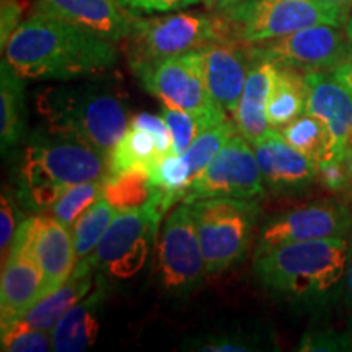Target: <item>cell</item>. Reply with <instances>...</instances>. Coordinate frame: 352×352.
<instances>
[{
    "label": "cell",
    "instance_id": "cell-5",
    "mask_svg": "<svg viewBox=\"0 0 352 352\" xmlns=\"http://www.w3.org/2000/svg\"><path fill=\"white\" fill-rule=\"evenodd\" d=\"M236 39L222 12H175L162 16H135L126 41L131 69L204 50Z\"/></svg>",
    "mask_w": 352,
    "mask_h": 352
},
{
    "label": "cell",
    "instance_id": "cell-15",
    "mask_svg": "<svg viewBox=\"0 0 352 352\" xmlns=\"http://www.w3.org/2000/svg\"><path fill=\"white\" fill-rule=\"evenodd\" d=\"M33 12L80 26L111 43L124 41L138 16L118 0H36Z\"/></svg>",
    "mask_w": 352,
    "mask_h": 352
},
{
    "label": "cell",
    "instance_id": "cell-7",
    "mask_svg": "<svg viewBox=\"0 0 352 352\" xmlns=\"http://www.w3.org/2000/svg\"><path fill=\"white\" fill-rule=\"evenodd\" d=\"M173 204L162 191L144 208L118 212L91 254L96 271L118 280L139 274L151 256L160 220Z\"/></svg>",
    "mask_w": 352,
    "mask_h": 352
},
{
    "label": "cell",
    "instance_id": "cell-2",
    "mask_svg": "<svg viewBox=\"0 0 352 352\" xmlns=\"http://www.w3.org/2000/svg\"><path fill=\"white\" fill-rule=\"evenodd\" d=\"M349 253L347 239L296 241L254 253L253 272L263 287L283 300L321 307L340 292Z\"/></svg>",
    "mask_w": 352,
    "mask_h": 352
},
{
    "label": "cell",
    "instance_id": "cell-31",
    "mask_svg": "<svg viewBox=\"0 0 352 352\" xmlns=\"http://www.w3.org/2000/svg\"><path fill=\"white\" fill-rule=\"evenodd\" d=\"M160 111L162 118H164L170 129L175 155H182L183 152H186L197 135L210 127L208 122L199 120V118L182 111V109L170 108L166 104L162 107Z\"/></svg>",
    "mask_w": 352,
    "mask_h": 352
},
{
    "label": "cell",
    "instance_id": "cell-36",
    "mask_svg": "<svg viewBox=\"0 0 352 352\" xmlns=\"http://www.w3.org/2000/svg\"><path fill=\"white\" fill-rule=\"evenodd\" d=\"M188 349L204 352H248L254 351L252 342L236 336H206L188 342Z\"/></svg>",
    "mask_w": 352,
    "mask_h": 352
},
{
    "label": "cell",
    "instance_id": "cell-29",
    "mask_svg": "<svg viewBox=\"0 0 352 352\" xmlns=\"http://www.w3.org/2000/svg\"><path fill=\"white\" fill-rule=\"evenodd\" d=\"M239 132V127L233 124L232 121H222L220 124H215L195 139V142L188 147L186 152L182 153V158L186 164L191 176V183L195 182L202 173V170L208 166L214 157L220 152V148L230 140L233 135Z\"/></svg>",
    "mask_w": 352,
    "mask_h": 352
},
{
    "label": "cell",
    "instance_id": "cell-40",
    "mask_svg": "<svg viewBox=\"0 0 352 352\" xmlns=\"http://www.w3.org/2000/svg\"><path fill=\"white\" fill-rule=\"evenodd\" d=\"M344 294H346V307L349 310L351 321H352V245L349 253V261H347L346 276H344Z\"/></svg>",
    "mask_w": 352,
    "mask_h": 352
},
{
    "label": "cell",
    "instance_id": "cell-43",
    "mask_svg": "<svg viewBox=\"0 0 352 352\" xmlns=\"http://www.w3.org/2000/svg\"><path fill=\"white\" fill-rule=\"evenodd\" d=\"M318 2L328 3V6H333V7L349 8V10H352V0H318Z\"/></svg>",
    "mask_w": 352,
    "mask_h": 352
},
{
    "label": "cell",
    "instance_id": "cell-12",
    "mask_svg": "<svg viewBox=\"0 0 352 352\" xmlns=\"http://www.w3.org/2000/svg\"><path fill=\"white\" fill-rule=\"evenodd\" d=\"M38 215L28 217L16 228L10 252L2 267L0 284V328L23 320L43 300V271L34 253Z\"/></svg>",
    "mask_w": 352,
    "mask_h": 352
},
{
    "label": "cell",
    "instance_id": "cell-33",
    "mask_svg": "<svg viewBox=\"0 0 352 352\" xmlns=\"http://www.w3.org/2000/svg\"><path fill=\"white\" fill-rule=\"evenodd\" d=\"M316 182L328 191H346L352 186V179L347 168L346 158L327 162V164L316 165Z\"/></svg>",
    "mask_w": 352,
    "mask_h": 352
},
{
    "label": "cell",
    "instance_id": "cell-13",
    "mask_svg": "<svg viewBox=\"0 0 352 352\" xmlns=\"http://www.w3.org/2000/svg\"><path fill=\"white\" fill-rule=\"evenodd\" d=\"M157 258L162 284L171 292H189L208 274L191 204L183 202L166 217Z\"/></svg>",
    "mask_w": 352,
    "mask_h": 352
},
{
    "label": "cell",
    "instance_id": "cell-30",
    "mask_svg": "<svg viewBox=\"0 0 352 352\" xmlns=\"http://www.w3.org/2000/svg\"><path fill=\"white\" fill-rule=\"evenodd\" d=\"M104 178L78 183L69 188L51 208L52 217L63 222L65 227H72L83 212H87L103 195Z\"/></svg>",
    "mask_w": 352,
    "mask_h": 352
},
{
    "label": "cell",
    "instance_id": "cell-35",
    "mask_svg": "<svg viewBox=\"0 0 352 352\" xmlns=\"http://www.w3.org/2000/svg\"><path fill=\"white\" fill-rule=\"evenodd\" d=\"M129 124L135 127H142V129L151 132L157 140L158 148H160V152L164 153L165 157L170 155V153H173V142H171L170 129L168 126H166L164 118H162V114H158L157 116V114L139 113L131 118Z\"/></svg>",
    "mask_w": 352,
    "mask_h": 352
},
{
    "label": "cell",
    "instance_id": "cell-20",
    "mask_svg": "<svg viewBox=\"0 0 352 352\" xmlns=\"http://www.w3.org/2000/svg\"><path fill=\"white\" fill-rule=\"evenodd\" d=\"M276 72L277 65L274 63L253 54V63L250 65L239 107L233 113L240 134L252 145L261 142L271 129L266 109L276 82Z\"/></svg>",
    "mask_w": 352,
    "mask_h": 352
},
{
    "label": "cell",
    "instance_id": "cell-3",
    "mask_svg": "<svg viewBox=\"0 0 352 352\" xmlns=\"http://www.w3.org/2000/svg\"><path fill=\"white\" fill-rule=\"evenodd\" d=\"M107 175V157L80 139L47 127L26 144L16 171L19 199L33 209L52 208L69 188Z\"/></svg>",
    "mask_w": 352,
    "mask_h": 352
},
{
    "label": "cell",
    "instance_id": "cell-22",
    "mask_svg": "<svg viewBox=\"0 0 352 352\" xmlns=\"http://www.w3.org/2000/svg\"><path fill=\"white\" fill-rule=\"evenodd\" d=\"M95 272L96 267L91 256L78 261L67 283H64L59 289L44 297L38 305H34L25 318L20 320L21 323L34 329L52 331L57 321L63 318L77 302H80L83 297L90 294L96 283Z\"/></svg>",
    "mask_w": 352,
    "mask_h": 352
},
{
    "label": "cell",
    "instance_id": "cell-38",
    "mask_svg": "<svg viewBox=\"0 0 352 352\" xmlns=\"http://www.w3.org/2000/svg\"><path fill=\"white\" fill-rule=\"evenodd\" d=\"M351 340L340 333H310L303 338L298 351H344L351 349Z\"/></svg>",
    "mask_w": 352,
    "mask_h": 352
},
{
    "label": "cell",
    "instance_id": "cell-21",
    "mask_svg": "<svg viewBox=\"0 0 352 352\" xmlns=\"http://www.w3.org/2000/svg\"><path fill=\"white\" fill-rule=\"evenodd\" d=\"M90 294L77 302L52 328V351L80 352L96 341L101 327V311L108 298L103 274L96 279Z\"/></svg>",
    "mask_w": 352,
    "mask_h": 352
},
{
    "label": "cell",
    "instance_id": "cell-45",
    "mask_svg": "<svg viewBox=\"0 0 352 352\" xmlns=\"http://www.w3.org/2000/svg\"><path fill=\"white\" fill-rule=\"evenodd\" d=\"M346 33H347V36H349V39L352 41V16H349V20H347V23H346Z\"/></svg>",
    "mask_w": 352,
    "mask_h": 352
},
{
    "label": "cell",
    "instance_id": "cell-41",
    "mask_svg": "<svg viewBox=\"0 0 352 352\" xmlns=\"http://www.w3.org/2000/svg\"><path fill=\"white\" fill-rule=\"evenodd\" d=\"M243 0H201V3L210 12H226L228 8L239 6Z\"/></svg>",
    "mask_w": 352,
    "mask_h": 352
},
{
    "label": "cell",
    "instance_id": "cell-8",
    "mask_svg": "<svg viewBox=\"0 0 352 352\" xmlns=\"http://www.w3.org/2000/svg\"><path fill=\"white\" fill-rule=\"evenodd\" d=\"M240 41L254 44L285 36L316 25L346 26L349 8L318 0H243L222 12Z\"/></svg>",
    "mask_w": 352,
    "mask_h": 352
},
{
    "label": "cell",
    "instance_id": "cell-24",
    "mask_svg": "<svg viewBox=\"0 0 352 352\" xmlns=\"http://www.w3.org/2000/svg\"><path fill=\"white\" fill-rule=\"evenodd\" d=\"M23 80L3 59L0 65V142L3 152L19 144L26 131Z\"/></svg>",
    "mask_w": 352,
    "mask_h": 352
},
{
    "label": "cell",
    "instance_id": "cell-25",
    "mask_svg": "<svg viewBox=\"0 0 352 352\" xmlns=\"http://www.w3.org/2000/svg\"><path fill=\"white\" fill-rule=\"evenodd\" d=\"M165 155L158 148L153 135L142 127H127L120 142L108 157V175L140 170L151 173L164 160Z\"/></svg>",
    "mask_w": 352,
    "mask_h": 352
},
{
    "label": "cell",
    "instance_id": "cell-39",
    "mask_svg": "<svg viewBox=\"0 0 352 352\" xmlns=\"http://www.w3.org/2000/svg\"><path fill=\"white\" fill-rule=\"evenodd\" d=\"M21 7L20 0H0V44L2 51L6 47L8 38L21 23Z\"/></svg>",
    "mask_w": 352,
    "mask_h": 352
},
{
    "label": "cell",
    "instance_id": "cell-44",
    "mask_svg": "<svg viewBox=\"0 0 352 352\" xmlns=\"http://www.w3.org/2000/svg\"><path fill=\"white\" fill-rule=\"evenodd\" d=\"M346 164H347V168H349V175H351V179H352V147L349 148V151H347Z\"/></svg>",
    "mask_w": 352,
    "mask_h": 352
},
{
    "label": "cell",
    "instance_id": "cell-4",
    "mask_svg": "<svg viewBox=\"0 0 352 352\" xmlns=\"http://www.w3.org/2000/svg\"><path fill=\"white\" fill-rule=\"evenodd\" d=\"M36 108L50 129L80 139L107 158L131 121L124 95L101 80L44 88Z\"/></svg>",
    "mask_w": 352,
    "mask_h": 352
},
{
    "label": "cell",
    "instance_id": "cell-10",
    "mask_svg": "<svg viewBox=\"0 0 352 352\" xmlns=\"http://www.w3.org/2000/svg\"><path fill=\"white\" fill-rule=\"evenodd\" d=\"M250 47L254 56L302 74L334 72L352 59V41L346 28L334 25L310 26L285 36L250 44Z\"/></svg>",
    "mask_w": 352,
    "mask_h": 352
},
{
    "label": "cell",
    "instance_id": "cell-27",
    "mask_svg": "<svg viewBox=\"0 0 352 352\" xmlns=\"http://www.w3.org/2000/svg\"><path fill=\"white\" fill-rule=\"evenodd\" d=\"M162 191L164 189L152 183L148 173L131 170L104 176L101 197L107 199L118 212H122V210L144 208Z\"/></svg>",
    "mask_w": 352,
    "mask_h": 352
},
{
    "label": "cell",
    "instance_id": "cell-28",
    "mask_svg": "<svg viewBox=\"0 0 352 352\" xmlns=\"http://www.w3.org/2000/svg\"><path fill=\"white\" fill-rule=\"evenodd\" d=\"M116 214L118 210L107 199L101 197L87 212H83L77 219V222L70 228L74 246H76L77 263L94 254L96 245L103 239L104 232L108 230L109 223L113 222Z\"/></svg>",
    "mask_w": 352,
    "mask_h": 352
},
{
    "label": "cell",
    "instance_id": "cell-19",
    "mask_svg": "<svg viewBox=\"0 0 352 352\" xmlns=\"http://www.w3.org/2000/svg\"><path fill=\"white\" fill-rule=\"evenodd\" d=\"M34 253L43 271V298L67 283L77 266L72 230L52 215H38Z\"/></svg>",
    "mask_w": 352,
    "mask_h": 352
},
{
    "label": "cell",
    "instance_id": "cell-34",
    "mask_svg": "<svg viewBox=\"0 0 352 352\" xmlns=\"http://www.w3.org/2000/svg\"><path fill=\"white\" fill-rule=\"evenodd\" d=\"M20 210L15 208V202L10 191L3 189L2 191V209H0V250H2V263L6 261L10 252L16 233V219H19Z\"/></svg>",
    "mask_w": 352,
    "mask_h": 352
},
{
    "label": "cell",
    "instance_id": "cell-11",
    "mask_svg": "<svg viewBox=\"0 0 352 352\" xmlns=\"http://www.w3.org/2000/svg\"><path fill=\"white\" fill-rule=\"evenodd\" d=\"M264 195V179L259 171L252 144L240 131L220 148L214 160L189 184L184 204L209 197H241L256 199Z\"/></svg>",
    "mask_w": 352,
    "mask_h": 352
},
{
    "label": "cell",
    "instance_id": "cell-18",
    "mask_svg": "<svg viewBox=\"0 0 352 352\" xmlns=\"http://www.w3.org/2000/svg\"><path fill=\"white\" fill-rule=\"evenodd\" d=\"M308 87L307 114L318 118L336 140L338 157L346 158L352 147V90L333 74H305Z\"/></svg>",
    "mask_w": 352,
    "mask_h": 352
},
{
    "label": "cell",
    "instance_id": "cell-23",
    "mask_svg": "<svg viewBox=\"0 0 352 352\" xmlns=\"http://www.w3.org/2000/svg\"><path fill=\"white\" fill-rule=\"evenodd\" d=\"M305 74L277 65L276 82L267 101L266 118L271 127L283 129L307 113Z\"/></svg>",
    "mask_w": 352,
    "mask_h": 352
},
{
    "label": "cell",
    "instance_id": "cell-14",
    "mask_svg": "<svg viewBox=\"0 0 352 352\" xmlns=\"http://www.w3.org/2000/svg\"><path fill=\"white\" fill-rule=\"evenodd\" d=\"M352 212L338 201H316L290 209L271 219L263 227L254 253L285 243L328 239H347Z\"/></svg>",
    "mask_w": 352,
    "mask_h": 352
},
{
    "label": "cell",
    "instance_id": "cell-6",
    "mask_svg": "<svg viewBox=\"0 0 352 352\" xmlns=\"http://www.w3.org/2000/svg\"><path fill=\"white\" fill-rule=\"evenodd\" d=\"M208 274H220L240 263L253 241L258 202L241 197H209L191 204Z\"/></svg>",
    "mask_w": 352,
    "mask_h": 352
},
{
    "label": "cell",
    "instance_id": "cell-16",
    "mask_svg": "<svg viewBox=\"0 0 352 352\" xmlns=\"http://www.w3.org/2000/svg\"><path fill=\"white\" fill-rule=\"evenodd\" d=\"M202 72L214 100L228 113H235L243 91L253 54L240 39L214 43L201 50Z\"/></svg>",
    "mask_w": 352,
    "mask_h": 352
},
{
    "label": "cell",
    "instance_id": "cell-32",
    "mask_svg": "<svg viewBox=\"0 0 352 352\" xmlns=\"http://www.w3.org/2000/svg\"><path fill=\"white\" fill-rule=\"evenodd\" d=\"M0 344L3 352H46L52 351L51 331L26 327L21 321L2 329Z\"/></svg>",
    "mask_w": 352,
    "mask_h": 352
},
{
    "label": "cell",
    "instance_id": "cell-42",
    "mask_svg": "<svg viewBox=\"0 0 352 352\" xmlns=\"http://www.w3.org/2000/svg\"><path fill=\"white\" fill-rule=\"evenodd\" d=\"M334 78H338L341 83H344L347 88H351L352 90V59L347 60L342 65H340L334 72H331Z\"/></svg>",
    "mask_w": 352,
    "mask_h": 352
},
{
    "label": "cell",
    "instance_id": "cell-17",
    "mask_svg": "<svg viewBox=\"0 0 352 352\" xmlns=\"http://www.w3.org/2000/svg\"><path fill=\"white\" fill-rule=\"evenodd\" d=\"M254 147V155L264 184L274 191H297L316 182V164L292 147L279 129L271 127L261 142Z\"/></svg>",
    "mask_w": 352,
    "mask_h": 352
},
{
    "label": "cell",
    "instance_id": "cell-37",
    "mask_svg": "<svg viewBox=\"0 0 352 352\" xmlns=\"http://www.w3.org/2000/svg\"><path fill=\"white\" fill-rule=\"evenodd\" d=\"M127 10L134 13H165L179 12L184 8L197 6L201 0H118Z\"/></svg>",
    "mask_w": 352,
    "mask_h": 352
},
{
    "label": "cell",
    "instance_id": "cell-1",
    "mask_svg": "<svg viewBox=\"0 0 352 352\" xmlns=\"http://www.w3.org/2000/svg\"><path fill=\"white\" fill-rule=\"evenodd\" d=\"M3 59L25 80L69 82L113 69L118 50L80 26L32 12L8 38Z\"/></svg>",
    "mask_w": 352,
    "mask_h": 352
},
{
    "label": "cell",
    "instance_id": "cell-26",
    "mask_svg": "<svg viewBox=\"0 0 352 352\" xmlns=\"http://www.w3.org/2000/svg\"><path fill=\"white\" fill-rule=\"evenodd\" d=\"M280 134L292 147H296L316 165L340 158L331 131L323 121L311 114L305 113L289 126L283 127Z\"/></svg>",
    "mask_w": 352,
    "mask_h": 352
},
{
    "label": "cell",
    "instance_id": "cell-9",
    "mask_svg": "<svg viewBox=\"0 0 352 352\" xmlns=\"http://www.w3.org/2000/svg\"><path fill=\"white\" fill-rule=\"evenodd\" d=\"M148 94L170 108L182 109L212 127L227 120V111L206 85L201 50L132 69Z\"/></svg>",
    "mask_w": 352,
    "mask_h": 352
}]
</instances>
